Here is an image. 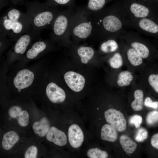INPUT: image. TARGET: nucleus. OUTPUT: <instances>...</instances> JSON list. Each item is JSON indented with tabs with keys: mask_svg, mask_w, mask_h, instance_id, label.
I'll return each instance as SVG.
<instances>
[{
	"mask_svg": "<svg viewBox=\"0 0 158 158\" xmlns=\"http://www.w3.org/2000/svg\"><path fill=\"white\" fill-rule=\"evenodd\" d=\"M122 1L117 0L109 6L90 13L93 25L90 37L102 41L110 37H118L126 32L124 27L127 17Z\"/></svg>",
	"mask_w": 158,
	"mask_h": 158,
	"instance_id": "nucleus-1",
	"label": "nucleus"
},
{
	"mask_svg": "<svg viewBox=\"0 0 158 158\" xmlns=\"http://www.w3.org/2000/svg\"><path fill=\"white\" fill-rule=\"evenodd\" d=\"M25 13L31 28L40 33L44 29L51 27L56 17L61 11L58 7L49 5L46 2L41 3L37 0L26 2Z\"/></svg>",
	"mask_w": 158,
	"mask_h": 158,
	"instance_id": "nucleus-2",
	"label": "nucleus"
},
{
	"mask_svg": "<svg viewBox=\"0 0 158 158\" xmlns=\"http://www.w3.org/2000/svg\"><path fill=\"white\" fill-rule=\"evenodd\" d=\"M31 28L25 13L13 7H10L0 18V32L15 42L22 35Z\"/></svg>",
	"mask_w": 158,
	"mask_h": 158,
	"instance_id": "nucleus-3",
	"label": "nucleus"
},
{
	"mask_svg": "<svg viewBox=\"0 0 158 158\" xmlns=\"http://www.w3.org/2000/svg\"><path fill=\"white\" fill-rule=\"evenodd\" d=\"M93 25L90 12L85 6L77 9L71 20L70 33L73 43L90 37Z\"/></svg>",
	"mask_w": 158,
	"mask_h": 158,
	"instance_id": "nucleus-4",
	"label": "nucleus"
},
{
	"mask_svg": "<svg viewBox=\"0 0 158 158\" xmlns=\"http://www.w3.org/2000/svg\"><path fill=\"white\" fill-rule=\"evenodd\" d=\"M75 11L73 8L67 7L65 10L61 11L57 15L50 28V39L54 42L65 46L71 43L70 24Z\"/></svg>",
	"mask_w": 158,
	"mask_h": 158,
	"instance_id": "nucleus-5",
	"label": "nucleus"
},
{
	"mask_svg": "<svg viewBox=\"0 0 158 158\" xmlns=\"http://www.w3.org/2000/svg\"><path fill=\"white\" fill-rule=\"evenodd\" d=\"M118 39L134 49L147 61H151L154 56L155 49L149 40L142 37L137 32L126 31L120 35Z\"/></svg>",
	"mask_w": 158,
	"mask_h": 158,
	"instance_id": "nucleus-6",
	"label": "nucleus"
},
{
	"mask_svg": "<svg viewBox=\"0 0 158 158\" xmlns=\"http://www.w3.org/2000/svg\"><path fill=\"white\" fill-rule=\"evenodd\" d=\"M122 3L127 18L149 17L158 20L156 9L148 0H123Z\"/></svg>",
	"mask_w": 158,
	"mask_h": 158,
	"instance_id": "nucleus-7",
	"label": "nucleus"
},
{
	"mask_svg": "<svg viewBox=\"0 0 158 158\" xmlns=\"http://www.w3.org/2000/svg\"><path fill=\"white\" fill-rule=\"evenodd\" d=\"M119 40L125 66L128 70L138 74L146 66L145 60L134 49L123 40Z\"/></svg>",
	"mask_w": 158,
	"mask_h": 158,
	"instance_id": "nucleus-8",
	"label": "nucleus"
},
{
	"mask_svg": "<svg viewBox=\"0 0 158 158\" xmlns=\"http://www.w3.org/2000/svg\"><path fill=\"white\" fill-rule=\"evenodd\" d=\"M125 26L135 29L145 35L158 37V20L149 17L127 18Z\"/></svg>",
	"mask_w": 158,
	"mask_h": 158,
	"instance_id": "nucleus-9",
	"label": "nucleus"
},
{
	"mask_svg": "<svg viewBox=\"0 0 158 158\" xmlns=\"http://www.w3.org/2000/svg\"><path fill=\"white\" fill-rule=\"evenodd\" d=\"M138 81L142 85L146 90L158 94V68L146 62L145 68L138 74Z\"/></svg>",
	"mask_w": 158,
	"mask_h": 158,
	"instance_id": "nucleus-10",
	"label": "nucleus"
},
{
	"mask_svg": "<svg viewBox=\"0 0 158 158\" xmlns=\"http://www.w3.org/2000/svg\"><path fill=\"white\" fill-rule=\"evenodd\" d=\"M110 82L114 86L121 89L131 87L137 81L138 74L127 70L122 69L113 71L111 73Z\"/></svg>",
	"mask_w": 158,
	"mask_h": 158,
	"instance_id": "nucleus-11",
	"label": "nucleus"
},
{
	"mask_svg": "<svg viewBox=\"0 0 158 158\" xmlns=\"http://www.w3.org/2000/svg\"><path fill=\"white\" fill-rule=\"evenodd\" d=\"M40 33L32 28L28 32L21 35L8 53L10 57H19L24 54L32 42L39 36Z\"/></svg>",
	"mask_w": 158,
	"mask_h": 158,
	"instance_id": "nucleus-12",
	"label": "nucleus"
},
{
	"mask_svg": "<svg viewBox=\"0 0 158 158\" xmlns=\"http://www.w3.org/2000/svg\"><path fill=\"white\" fill-rule=\"evenodd\" d=\"M106 121L117 131H124L126 128V121L123 113L113 108H109L104 113Z\"/></svg>",
	"mask_w": 158,
	"mask_h": 158,
	"instance_id": "nucleus-13",
	"label": "nucleus"
},
{
	"mask_svg": "<svg viewBox=\"0 0 158 158\" xmlns=\"http://www.w3.org/2000/svg\"><path fill=\"white\" fill-rule=\"evenodd\" d=\"M35 75L33 72L28 69H23L18 71L13 80L14 87L20 92L32 85L34 82Z\"/></svg>",
	"mask_w": 158,
	"mask_h": 158,
	"instance_id": "nucleus-14",
	"label": "nucleus"
},
{
	"mask_svg": "<svg viewBox=\"0 0 158 158\" xmlns=\"http://www.w3.org/2000/svg\"><path fill=\"white\" fill-rule=\"evenodd\" d=\"M50 39L39 40L33 43L27 51L25 56L29 59H33L44 53L51 50L53 43Z\"/></svg>",
	"mask_w": 158,
	"mask_h": 158,
	"instance_id": "nucleus-15",
	"label": "nucleus"
},
{
	"mask_svg": "<svg viewBox=\"0 0 158 158\" xmlns=\"http://www.w3.org/2000/svg\"><path fill=\"white\" fill-rule=\"evenodd\" d=\"M130 87V92L133 97V99L130 103V106L134 111L141 110L144 106V97L146 89L138 81Z\"/></svg>",
	"mask_w": 158,
	"mask_h": 158,
	"instance_id": "nucleus-16",
	"label": "nucleus"
},
{
	"mask_svg": "<svg viewBox=\"0 0 158 158\" xmlns=\"http://www.w3.org/2000/svg\"><path fill=\"white\" fill-rule=\"evenodd\" d=\"M64 81L68 87L73 91L78 92L83 89L85 79L81 74L76 72L69 71L64 75Z\"/></svg>",
	"mask_w": 158,
	"mask_h": 158,
	"instance_id": "nucleus-17",
	"label": "nucleus"
},
{
	"mask_svg": "<svg viewBox=\"0 0 158 158\" xmlns=\"http://www.w3.org/2000/svg\"><path fill=\"white\" fill-rule=\"evenodd\" d=\"M46 95L49 99L54 103H60L65 100L66 95L63 89L56 83L51 82L46 85Z\"/></svg>",
	"mask_w": 158,
	"mask_h": 158,
	"instance_id": "nucleus-18",
	"label": "nucleus"
},
{
	"mask_svg": "<svg viewBox=\"0 0 158 158\" xmlns=\"http://www.w3.org/2000/svg\"><path fill=\"white\" fill-rule=\"evenodd\" d=\"M103 58L105 60L113 71L122 69L125 66L120 43V47L118 51L113 53L104 56Z\"/></svg>",
	"mask_w": 158,
	"mask_h": 158,
	"instance_id": "nucleus-19",
	"label": "nucleus"
},
{
	"mask_svg": "<svg viewBox=\"0 0 158 158\" xmlns=\"http://www.w3.org/2000/svg\"><path fill=\"white\" fill-rule=\"evenodd\" d=\"M68 138L70 145L74 148H78L82 145L84 140L83 132L79 126L73 124L69 127Z\"/></svg>",
	"mask_w": 158,
	"mask_h": 158,
	"instance_id": "nucleus-20",
	"label": "nucleus"
},
{
	"mask_svg": "<svg viewBox=\"0 0 158 158\" xmlns=\"http://www.w3.org/2000/svg\"><path fill=\"white\" fill-rule=\"evenodd\" d=\"M118 37H112L106 38L101 41L99 52L102 55H108L118 51L120 47Z\"/></svg>",
	"mask_w": 158,
	"mask_h": 158,
	"instance_id": "nucleus-21",
	"label": "nucleus"
},
{
	"mask_svg": "<svg viewBox=\"0 0 158 158\" xmlns=\"http://www.w3.org/2000/svg\"><path fill=\"white\" fill-rule=\"evenodd\" d=\"M74 45L73 48L75 49V54L83 63H87L96 56V52L92 47L88 46Z\"/></svg>",
	"mask_w": 158,
	"mask_h": 158,
	"instance_id": "nucleus-22",
	"label": "nucleus"
},
{
	"mask_svg": "<svg viewBox=\"0 0 158 158\" xmlns=\"http://www.w3.org/2000/svg\"><path fill=\"white\" fill-rule=\"evenodd\" d=\"M46 137L48 141L53 142L58 146H63L67 143V137L65 133L54 126L50 127Z\"/></svg>",
	"mask_w": 158,
	"mask_h": 158,
	"instance_id": "nucleus-23",
	"label": "nucleus"
},
{
	"mask_svg": "<svg viewBox=\"0 0 158 158\" xmlns=\"http://www.w3.org/2000/svg\"><path fill=\"white\" fill-rule=\"evenodd\" d=\"M50 123L46 117H43L39 121L35 122L32 128L35 133L40 137L47 135L50 128Z\"/></svg>",
	"mask_w": 158,
	"mask_h": 158,
	"instance_id": "nucleus-24",
	"label": "nucleus"
},
{
	"mask_svg": "<svg viewBox=\"0 0 158 158\" xmlns=\"http://www.w3.org/2000/svg\"><path fill=\"white\" fill-rule=\"evenodd\" d=\"M116 130L109 124H106L102 127L100 136L104 140L114 142L117 140L118 133Z\"/></svg>",
	"mask_w": 158,
	"mask_h": 158,
	"instance_id": "nucleus-25",
	"label": "nucleus"
},
{
	"mask_svg": "<svg viewBox=\"0 0 158 158\" xmlns=\"http://www.w3.org/2000/svg\"><path fill=\"white\" fill-rule=\"evenodd\" d=\"M19 137L15 132L10 131L7 132L4 135L2 141L3 148L6 150H8L19 140Z\"/></svg>",
	"mask_w": 158,
	"mask_h": 158,
	"instance_id": "nucleus-26",
	"label": "nucleus"
},
{
	"mask_svg": "<svg viewBox=\"0 0 158 158\" xmlns=\"http://www.w3.org/2000/svg\"><path fill=\"white\" fill-rule=\"evenodd\" d=\"M119 141L123 149L128 154L133 153L137 147L136 143L125 135H122L120 137Z\"/></svg>",
	"mask_w": 158,
	"mask_h": 158,
	"instance_id": "nucleus-27",
	"label": "nucleus"
},
{
	"mask_svg": "<svg viewBox=\"0 0 158 158\" xmlns=\"http://www.w3.org/2000/svg\"><path fill=\"white\" fill-rule=\"evenodd\" d=\"M113 0H88L85 6L88 10L92 13L98 11L105 7L106 5Z\"/></svg>",
	"mask_w": 158,
	"mask_h": 158,
	"instance_id": "nucleus-28",
	"label": "nucleus"
},
{
	"mask_svg": "<svg viewBox=\"0 0 158 158\" xmlns=\"http://www.w3.org/2000/svg\"><path fill=\"white\" fill-rule=\"evenodd\" d=\"M87 155L90 158H106L108 155L106 152L97 148L89 150L87 151Z\"/></svg>",
	"mask_w": 158,
	"mask_h": 158,
	"instance_id": "nucleus-29",
	"label": "nucleus"
},
{
	"mask_svg": "<svg viewBox=\"0 0 158 158\" xmlns=\"http://www.w3.org/2000/svg\"><path fill=\"white\" fill-rule=\"evenodd\" d=\"M75 0H47L46 2L49 5L58 6H67V7L74 8Z\"/></svg>",
	"mask_w": 158,
	"mask_h": 158,
	"instance_id": "nucleus-30",
	"label": "nucleus"
},
{
	"mask_svg": "<svg viewBox=\"0 0 158 158\" xmlns=\"http://www.w3.org/2000/svg\"><path fill=\"white\" fill-rule=\"evenodd\" d=\"M29 118V115L28 112L26 110H22L16 119L20 126L25 127L28 125Z\"/></svg>",
	"mask_w": 158,
	"mask_h": 158,
	"instance_id": "nucleus-31",
	"label": "nucleus"
},
{
	"mask_svg": "<svg viewBox=\"0 0 158 158\" xmlns=\"http://www.w3.org/2000/svg\"><path fill=\"white\" fill-rule=\"evenodd\" d=\"M148 133L147 130L143 128H140L137 130L134 137L135 140L138 142H142L147 138Z\"/></svg>",
	"mask_w": 158,
	"mask_h": 158,
	"instance_id": "nucleus-32",
	"label": "nucleus"
},
{
	"mask_svg": "<svg viewBox=\"0 0 158 158\" xmlns=\"http://www.w3.org/2000/svg\"><path fill=\"white\" fill-rule=\"evenodd\" d=\"M146 120L149 125H152L158 122V111L154 110L149 112L146 116Z\"/></svg>",
	"mask_w": 158,
	"mask_h": 158,
	"instance_id": "nucleus-33",
	"label": "nucleus"
},
{
	"mask_svg": "<svg viewBox=\"0 0 158 158\" xmlns=\"http://www.w3.org/2000/svg\"><path fill=\"white\" fill-rule=\"evenodd\" d=\"M38 150L35 146L29 147L26 151L25 154V158H36L37 157Z\"/></svg>",
	"mask_w": 158,
	"mask_h": 158,
	"instance_id": "nucleus-34",
	"label": "nucleus"
},
{
	"mask_svg": "<svg viewBox=\"0 0 158 158\" xmlns=\"http://www.w3.org/2000/svg\"><path fill=\"white\" fill-rule=\"evenodd\" d=\"M22 109L18 105H14L10 108L8 110V114L12 118H16Z\"/></svg>",
	"mask_w": 158,
	"mask_h": 158,
	"instance_id": "nucleus-35",
	"label": "nucleus"
},
{
	"mask_svg": "<svg viewBox=\"0 0 158 158\" xmlns=\"http://www.w3.org/2000/svg\"><path fill=\"white\" fill-rule=\"evenodd\" d=\"M7 37V36L6 35L0 33V50L1 53L7 47L10 41H11L10 39H8Z\"/></svg>",
	"mask_w": 158,
	"mask_h": 158,
	"instance_id": "nucleus-36",
	"label": "nucleus"
},
{
	"mask_svg": "<svg viewBox=\"0 0 158 158\" xmlns=\"http://www.w3.org/2000/svg\"><path fill=\"white\" fill-rule=\"evenodd\" d=\"M142 117L138 115H135L131 116L129 120V123L134 125L136 128H138L142 123Z\"/></svg>",
	"mask_w": 158,
	"mask_h": 158,
	"instance_id": "nucleus-37",
	"label": "nucleus"
},
{
	"mask_svg": "<svg viewBox=\"0 0 158 158\" xmlns=\"http://www.w3.org/2000/svg\"><path fill=\"white\" fill-rule=\"evenodd\" d=\"M144 104L145 107L154 109H158V101H153L150 97L147 96L145 98Z\"/></svg>",
	"mask_w": 158,
	"mask_h": 158,
	"instance_id": "nucleus-38",
	"label": "nucleus"
},
{
	"mask_svg": "<svg viewBox=\"0 0 158 158\" xmlns=\"http://www.w3.org/2000/svg\"><path fill=\"white\" fill-rule=\"evenodd\" d=\"M150 142L154 148L158 149V133L154 134L151 137Z\"/></svg>",
	"mask_w": 158,
	"mask_h": 158,
	"instance_id": "nucleus-39",
	"label": "nucleus"
},
{
	"mask_svg": "<svg viewBox=\"0 0 158 158\" xmlns=\"http://www.w3.org/2000/svg\"><path fill=\"white\" fill-rule=\"evenodd\" d=\"M0 9H2L4 7L8 5L9 1L8 0H0Z\"/></svg>",
	"mask_w": 158,
	"mask_h": 158,
	"instance_id": "nucleus-40",
	"label": "nucleus"
},
{
	"mask_svg": "<svg viewBox=\"0 0 158 158\" xmlns=\"http://www.w3.org/2000/svg\"><path fill=\"white\" fill-rule=\"evenodd\" d=\"M27 0H10L11 2L17 5L18 4H23L24 3L26 2Z\"/></svg>",
	"mask_w": 158,
	"mask_h": 158,
	"instance_id": "nucleus-41",
	"label": "nucleus"
},
{
	"mask_svg": "<svg viewBox=\"0 0 158 158\" xmlns=\"http://www.w3.org/2000/svg\"><path fill=\"white\" fill-rule=\"evenodd\" d=\"M148 0L155 9L158 8V0Z\"/></svg>",
	"mask_w": 158,
	"mask_h": 158,
	"instance_id": "nucleus-42",
	"label": "nucleus"
}]
</instances>
